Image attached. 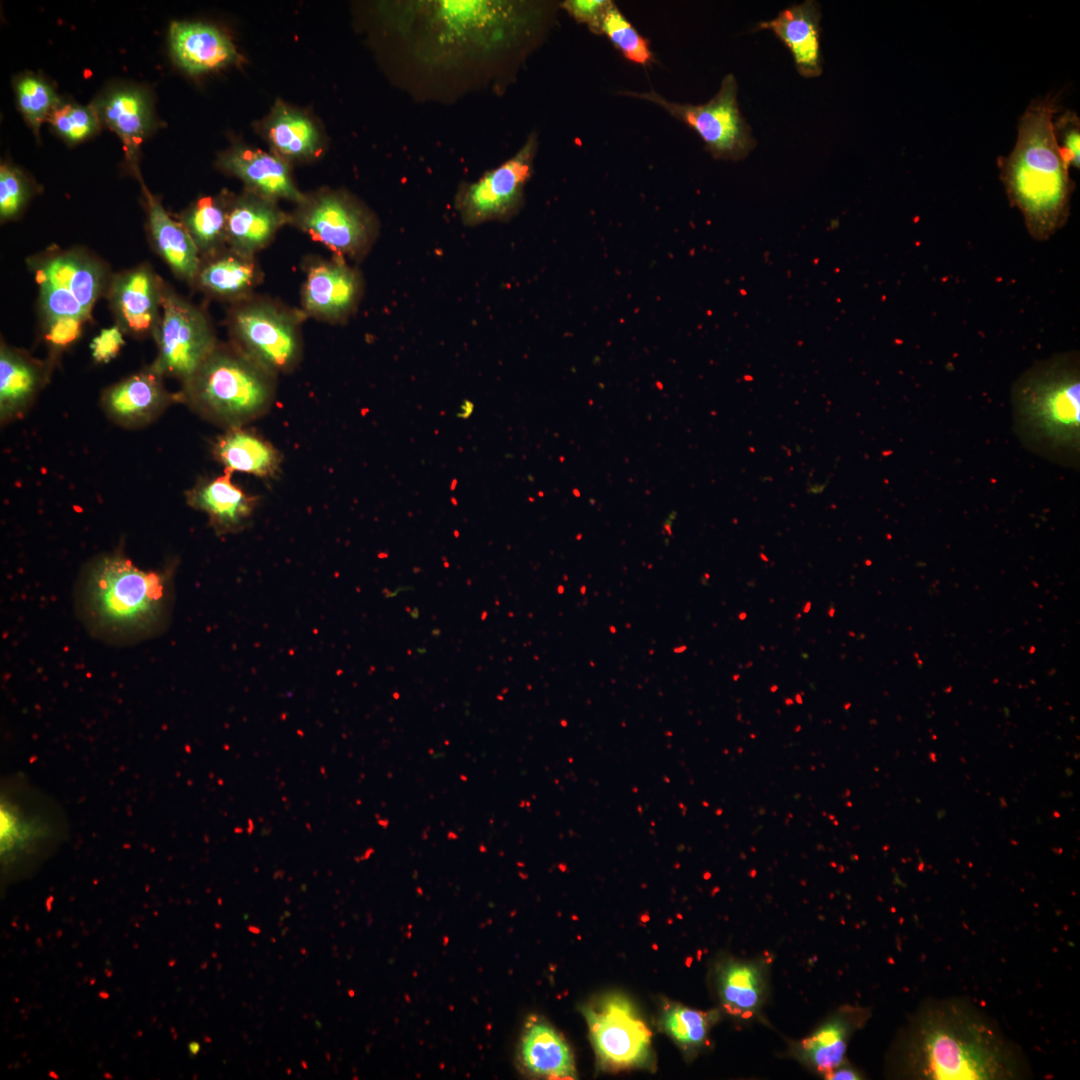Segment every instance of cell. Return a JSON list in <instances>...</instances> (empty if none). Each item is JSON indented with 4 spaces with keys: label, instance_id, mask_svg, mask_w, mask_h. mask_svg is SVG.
Returning <instances> with one entry per match:
<instances>
[{
    "label": "cell",
    "instance_id": "6da1fadb",
    "mask_svg": "<svg viewBox=\"0 0 1080 1080\" xmlns=\"http://www.w3.org/2000/svg\"><path fill=\"white\" fill-rule=\"evenodd\" d=\"M889 1063L893 1076L917 1080H1014L1029 1071L997 1022L962 998L921 1004L901 1029Z\"/></svg>",
    "mask_w": 1080,
    "mask_h": 1080
},
{
    "label": "cell",
    "instance_id": "7a4b0ae2",
    "mask_svg": "<svg viewBox=\"0 0 1080 1080\" xmlns=\"http://www.w3.org/2000/svg\"><path fill=\"white\" fill-rule=\"evenodd\" d=\"M400 22L417 63L431 69L484 63L518 54L540 31L536 3L416 1L400 4Z\"/></svg>",
    "mask_w": 1080,
    "mask_h": 1080
},
{
    "label": "cell",
    "instance_id": "3957f363",
    "mask_svg": "<svg viewBox=\"0 0 1080 1080\" xmlns=\"http://www.w3.org/2000/svg\"><path fill=\"white\" fill-rule=\"evenodd\" d=\"M1056 99L1030 102L1021 115L1014 149L1000 157V175L1011 205L1022 213L1029 234L1045 241L1068 220L1074 183L1053 133Z\"/></svg>",
    "mask_w": 1080,
    "mask_h": 1080
},
{
    "label": "cell",
    "instance_id": "277c9868",
    "mask_svg": "<svg viewBox=\"0 0 1080 1080\" xmlns=\"http://www.w3.org/2000/svg\"><path fill=\"white\" fill-rule=\"evenodd\" d=\"M27 268L38 287L39 336L54 365L92 320L96 302L105 296L113 272L99 256L82 247L50 246L29 256Z\"/></svg>",
    "mask_w": 1080,
    "mask_h": 1080
},
{
    "label": "cell",
    "instance_id": "5b68a950",
    "mask_svg": "<svg viewBox=\"0 0 1080 1080\" xmlns=\"http://www.w3.org/2000/svg\"><path fill=\"white\" fill-rule=\"evenodd\" d=\"M276 378L231 342H219L177 395L202 418L228 429L245 426L269 411Z\"/></svg>",
    "mask_w": 1080,
    "mask_h": 1080
},
{
    "label": "cell",
    "instance_id": "8992f818",
    "mask_svg": "<svg viewBox=\"0 0 1080 1080\" xmlns=\"http://www.w3.org/2000/svg\"><path fill=\"white\" fill-rule=\"evenodd\" d=\"M1020 434L1052 454H1076L1080 431V371L1075 353L1032 366L1013 387Z\"/></svg>",
    "mask_w": 1080,
    "mask_h": 1080
},
{
    "label": "cell",
    "instance_id": "52a82bcc",
    "mask_svg": "<svg viewBox=\"0 0 1080 1080\" xmlns=\"http://www.w3.org/2000/svg\"><path fill=\"white\" fill-rule=\"evenodd\" d=\"M166 577L144 571L121 555L96 561L87 577L88 611L102 627L116 632L147 630L164 608Z\"/></svg>",
    "mask_w": 1080,
    "mask_h": 1080
},
{
    "label": "cell",
    "instance_id": "ba28073f",
    "mask_svg": "<svg viewBox=\"0 0 1080 1080\" xmlns=\"http://www.w3.org/2000/svg\"><path fill=\"white\" fill-rule=\"evenodd\" d=\"M305 314L267 297L252 295L230 306L226 322L231 343L274 373H290L303 353Z\"/></svg>",
    "mask_w": 1080,
    "mask_h": 1080
},
{
    "label": "cell",
    "instance_id": "9c48e42d",
    "mask_svg": "<svg viewBox=\"0 0 1080 1080\" xmlns=\"http://www.w3.org/2000/svg\"><path fill=\"white\" fill-rule=\"evenodd\" d=\"M290 224L342 258L363 257L378 234L374 213L343 190L322 189L305 194L290 214Z\"/></svg>",
    "mask_w": 1080,
    "mask_h": 1080
},
{
    "label": "cell",
    "instance_id": "30bf717a",
    "mask_svg": "<svg viewBox=\"0 0 1080 1080\" xmlns=\"http://www.w3.org/2000/svg\"><path fill=\"white\" fill-rule=\"evenodd\" d=\"M153 339L157 355L152 368L181 384L196 373L219 343L207 312L165 281L161 321Z\"/></svg>",
    "mask_w": 1080,
    "mask_h": 1080
},
{
    "label": "cell",
    "instance_id": "8fae6325",
    "mask_svg": "<svg viewBox=\"0 0 1080 1080\" xmlns=\"http://www.w3.org/2000/svg\"><path fill=\"white\" fill-rule=\"evenodd\" d=\"M737 93L738 84L733 74L723 78L714 97L698 105L671 102L653 90L621 92L662 107L692 128L714 158L732 161L745 158L756 146L751 128L740 112Z\"/></svg>",
    "mask_w": 1080,
    "mask_h": 1080
},
{
    "label": "cell",
    "instance_id": "7c38bea8",
    "mask_svg": "<svg viewBox=\"0 0 1080 1080\" xmlns=\"http://www.w3.org/2000/svg\"><path fill=\"white\" fill-rule=\"evenodd\" d=\"M537 148V135L531 133L511 158L478 180L462 185L455 198V207L465 224L473 226L507 220L519 211Z\"/></svg>",
    "mask_w": 1080,
    "mask_h": 1080
},
{
    "label": "cell",
    "instance_id": "4fadbf2b",
    "mask_svg": "<svg viewBox=\"0 0 1080 1080\" xmlns=\"http://www.w3.org/2000/svg\"><path fill=\"white\" fill-rule=\"evenodd\" d=\"M164 280L149 263L113 273L105 297L115 325L136 339L154 337L162 316Z\"/></svg>",
    "mask_w": 1080,
    "mask_h": 1080
},
{
    "label": "cell",
    "instance_id": "5bb4252c",
    "mask_svg": "<svg viewBox=\"0 0 1080 1080\" xmlns=\"http://www.w3.org/2000/svg\"><path fill=\"white\" fill-rule=\"evenodd\" d=\"M301 289V311L306 317L338 323L357 308L363 292L360 273L344 258L315 257L307 261Z\"/></svg>",
    "mask_w": 1080,
    "mask_h": 1080
},
{
    "label": "cell",
    "instance_id": "9a60e30c",
    "mask_svg": "<svg viewBox=\"0 0 1080 1080\" xmlns=\"http://www.w3.org/2000/svg\"><path fill=\"white\" fill-rule=\"evenodd\" d=\"M585 1016L593 1044L603 1061L626 1067L645 1060L650 1032L624 999L608 998L598 1008L586 1010Z\"/></svg>",
    "mask_w": 1080,
    "mask_h": 1080
},
{
    "label": "cell",
    "instance_id": "2e32d148",
    "mask_svg": "<svg viewBox=\"0 0 1080 1080\" xmlns=\"http://www.w3.org/2000/svg\"><path fill=\"white\" fill-rule=\"evenodd\" d=\"M164 377L151 365L106 388L101 407L116 424L126 428L143 427L158 418L171 404L179 402Z\"/></svg>",
    "mask_w": 1080,
    "mask_h": 1080
},
{
    "label": "cell",
    "instance_id": "e0dca14e",
    "mask_svg": "<svg viewBox=\"0 0 1080 1080\" xmlns=\"http://www.w3.org/2000/svg\"><path fill=\"white\" fill-rule=\"evenodd\" d=\"M870 1016L871 1010L867 1007L843 1005L809 1035L790 1044L788 1053L803 1066L824 1076L846 1062L850 1039Z\"/></svg>",
    "mask_w": 1080,
    "mask_h": 1080
},
{
    "label": "cell",
    "instance_id": "ac0fdd59",
    "mask_svg": "<svg viewBox=\"0 0 1080 1080\" xmlns=\"http://www.w3.org/2000/svg\"><path fill=\"white\" fill-rule=\"evenodd\" d=\"M288 223L290 214L282 211L276 201L248 190L228 196L227 246L240 254L255 257Z\"/></svg>",
    "mask_w": 1080,
    "mask_h": 1080
},
{
    "label": "cell",
    "instance_id": "d6986e66",
    "mask_svg": "<svg viewBox=\"0 0 1080 1080\" xmlns=\"http://www.w3.org/2000/svg\"><path fill=\"white\" fill-rule=\"evenodd\" d=\"M218 165L241 180L245 190L262 197L276 202L288 200L296 205L305 197L296 186L287 161L275 153L235 146L219 157Z\"/></svg>",
    "mask_w": 1080,
    "mask_h": 1080
},
{
    "label": "cell",
    "instance_id": "ffe728a7",
    "mask_svg": "<svg viewBox=\"0 0 1080 1080\" xmlns=\"http://www.w3.org/2000/svg\"><path fill=\"white\" fill-rule=\"evenodd\" d=\"M54 364L27 351L0 344V421L9 423L23 416L50 381Z\"/></svg>",
    "mask_w": 1080,
    "mask_h": 1080
},
{
    "label": "cell",
    "instance_id": "44dd1931",
    "mask_svg": "<svg viewBox=\"0 0 1080 1080\" xmlns=\"http://www.w3.org/2000/svg\"><path fill=\"white\" fill-rule=\"evenodd\" d=\"M185 496L189 506L207 514L219 535L244 529L259 502L257 496L236 485L232 472L227 470L222 475L198 480Z\"/></svg>",
    "mask_w": 1080,
    "mask_h": 1080
},
{
    "label": "cell",
    "instance_id": "7402d4cb",
    "mask_svg": "<svg viewBox=\"0 0 1080 1080\" xmlns=\"http://www.w3.org/2000/svg\"><path fill=\"white\" fill-rule=\"evenodd\" d=\"M147 215V233L155 253L180 280L193 285L201 256L185 227L174 220L141 179Z\"/></svg>",
    "mask_w": 1080,
    "mask_h": 1080
},
{
    "label": "cell",
    "instance_id": "603a6c76",
    "mask_svg": "<svg viewBox=\"0 0 1080 1080\" xmlns=\"http://www.w3.org/2000/svg\"><path fill=\"white\" fill-rule=\"evenodd\" d=\"M169 43L175 62L192 75L219 70L239 59L234 44L222 31L199 22H173Z\"/></svg>",
    "mask_w": 1080,
    "mask_h": 1080
},
{
    "label": "cell",
    "instance_id": "cb8c5ba5",
    "mask_svg": "<svg viewBox=\"0 0 1080 1080\" xmlns=\"http://www.w3.org/2000/svg\"><path fill=\"white\" fill-rule=\"evenodd\" d=\"M770 961L727 958L718 963L715 983L718 997L727 1013L750 1019L760 1012L769 992Z\"/></svg>",
    "mask_w": 1080,
    "mask_h": 1080
},
{
    "label": "cell",
    "instance_id": "d4e9b609",
    "mask_svg": "<svg viewBox=\"0 0 1080 1080\" xmlns=\"http://www.w3.org/2000/svg\"><path fill=\"white\" fill-rule=\"evenodd\" d=\"M263 272L255 257L229 247L201 258L193 287L206 296L231 305L254 295Z\"/></svg>",
    "mask_w": 1080,
    "mask_h": 1080
},
{
    "label": "cell",
    "instance_id": "484cf974",
    "mask_svg": "<svg viewBox=\"0 0 1080 1080\" xmlns=\"http://www.w3.org/2000/svg\"><path fill=\"white\" fill-rule=\"evenodd\" d=\"M820 19L818 2L806 0L780 11L772 20L760 22L755 30H771L791 52L801 76L819 77L822 73Z\"/></svg>",
    "mask_w": 1080,
    "mask_h": 1080
},
{
    "label": "cell",
    "instance_id": "4316f807",
    "mask_svg": "<svg viewBox=\"0 0 1080 1080\" xmlns=\"http://www.w3.org/2000/svg\"><path fill=\"white\" fill-rule=\"evenodd\" d=\"M99 118L121 139L126 160L139 175L138 151L152 126V108L146 92L135 87H117L94 105Z\"/></svg>",
    "mask_w": 1080,
    "mask_h": 1080
},
{
    "label": "cell",
    "instance_id": "83f0119b",
    "mask_svg": "<svg viewBox=\"0 0 1080 1080\" xmlns=\"http://www.w3.org/2000/svg\"><path fill=\"white\" fill-rule=\"evenodd\" d=\"M212 454L229 472L265 479L276 477L283 461L282 454L270 441L245 426L225 429L214 440Z\"/></svg>",
    "mask_w": 1080,
    "mask_h": 1080
},
{
    "label": "cell",
    "instance_id": "f1b7e54d",
    "mask_svg": "<svg viewBox=\"0 0 1080 1080\" xmlns=\"http://www.w3.org/2000/svg\"><path fill=\"white\" fill-rule=\"evenodd\" d=\"M263 131L275 154L285 161L308 160L321 150V134L313 120L281 101L272 107Z\"/></svg>",
    "mask_w": 1080,
    "mask_h": 1080
},
{
    "label": "cell",
    "instance_id": "f546056e",
    "mask_svg": "<svg viewBox=\"0 0 1080 1080\" xmlns=\"http://www.w3.org/2000/svg\"><path fill=\"white\" fill-rule=\"evenodd\" d=\"M520 1059L537 1076L562 1079L574 1075L573 1057L566 1042L551 1026L538 1020L524 1031Z\"/></svg>",
    "mask_w": 1080,
    "mask_h": 1080
},
{
    "label": "cell",
    "instance_id": "4dcf8cb0",
    "mask_svg": "<svg viewBox=\"0 0 1080 1080\" xmlns=\"http://www.w3.org/2000/svg\"><path fill=\"white\" fill-rule=\"evenodd\" d=\"M227 205L228 196H203L180 215L179 221L192 238L201 258L228 247Z\"/></svg>",
    "mask_w": 1080,
    "mask_h": 1080
},
{
    "label": "cell",
    "instance_id": "1f68e13d",
    "mask_svg": "<svg viewBox=\"0 0 1080 1080\" xmlns=\"http://www.w3.org/2000/svg\"><path fill=\"white\" fill-rule=\"evenodd\" d=\"M717 1020L716 1011H699L681 1004L666 1009L663 1024L666 1032L684 1049L696 1051L706 1044L709 1029Z\"/></svg>",
    "mask_w": 1080,
    "mask_h": 1080
},
{
    "label": "cell",
    "instance_id": "d6a6232c",
    "mask_svg": "<svg viewBox=\"0 0 1080 1080\" xmlns=\"http://www.w3.org/2000/svg\"><path fill=\"white\" fill-rule=\"evenodd\" d=\"M15 93L21 113L38 135L41 124L61 104L59 97L45 80L31 74L16 80Z\"/></svg>",
    "mask_w": 1080,
    "mask_h": 1080
},
{
    "label": "cell",
    "instance_id": "836d02e7",
    "mask_svg": "<svg viewBox=\"0 0 1080 1080\" xmlns=\"http://www.w3.org/2000/svg\"><path fill=\"white\" fill-rule=\"evenodd\" d=\"M601 34L606 35L614 47L629 61L645 65L651 60L652 53L648 41L615 4L610 7L602 22Z\"/></svg>",
    "mask_w": 1080,
    "mask_h": 1080
},
{
    "label": "cell",
    "instance_id": "e575fe53",
    "mask_svg": "<svg viewBox=\"0 0 1080 1080\" xmlns=\"http://www.w3.org/2000/svg\"><path fill=\"white\" fill-rule=\"evenodd\" d=\"M48 121L65 140L77 143L95 134L101 120L94 106L60 104Z\"/></svg>",
    "mask_w": 1080,
    "mask_h": 1080
},
{
    "label": "cell",
    "instance_id": "d590c367",
    "mask_svg": "<svg viewBox=\"0 0 1080 1080\" xmlns=\"http://www.w3.org/2000/svg\"><path fill=\"white\" fill-rule=\"evenodd\" d=\"M34 192V186L25 173L15 166H0V220L7 222L18 218Z\"/></svg>",
    "mask_w": 1080,
    "mask_h": 1080
},
{
    "label": "cell",
    "instance_id": "8d00e7d4",
    "mask_svg": "<svg viewBox=\"0 0 1080 1080\" xmlns=\"http://www.w3.org/2000/svg\"><path fill=\"white\" fill-rule=\"evenodd\" d=\"M1080 121L1076 113L1066 111L1053 122V133L1067 164L1079 167Z\"/></svg>",
    "mask_w": 1080,
    "mask_h": 1080
},
{
    "label": "cell",
    "instance_id": "74e56055",
    "mask_svg": "<svg viewBox=\"0 0 1080 1080\" xmlns=\"http://www.w3.org/2000/svg\"><path fill=\"white\" fill-rule=\"evenodd\" d=\"M613 4L610 0H566L561 7L591 32L601 34L602 22Z\"/></svg>",
    "mask_w": 1080,
    "mask_h": 1080
},
{
    "label": "cell",
    "instance_id": "f35d334b",
    "mask_svg": "<svg viewBox=\"0 0 1080 1080\" xmlns=\"http://www.w3.org/2000/svg\"><path fill=\"white\" fill-rule=\"evenodd\" d=\"M123 331L114 325L102 329L90 343L91 356L96 363L105 364L114 359L125 341Z\"/></svg>",
    "mask_w": 1080,
    "mask_h": 1080
},
{
    "label": "cell",
    "instance_id": "ab89813d",
    "mask_svg": "<svg viewBox=\"0 0 1080 1080\" xmlns=\"http://www.w3.org/2000/svg\"><path fill=\"white\" fill-rule=\"evenodd\" d=\"M824 1078L829 1080H857L863 1077L856 1068L846 1061L824 1075Z\"/></svg>",
    "mask_w": 1080,
    "mask_h": 1080
},
{
    "label": "cell",
    "instance_id": "60d3db41",
    "mask_svg": "<svg viewBox=\"0 0 1080 1080\" xmlns=\"http://www.w3.org/2000/svg\"><path fill=\"white\" fill-rule=\"evenodd\" d=\"M473 411L474 404L469 400H464L459 408V411L456 413V417L464 420L468 419L472 415Z\"/></svg>",
    "mask_w": 1080,
    "mask_h": 1080
},
{
    "label": "cell",
    "instance_id": "b9f144b4",
    "mask_svg": "<svg viewBox=\"0 0 1080 1080\" xmlns=\"http://www.w3.org/2000/svg\"><path fill=\"white\" fill-rule=\"evenodd\" d=\"M188 1049L191 1054L196 1055L200 1051V1044L198 1042H190L188 1044Z\"/></svg>",
    "mask_w": 1080,
    "mask_h": 1080
},
{
    "label": "cell",
    "instance_id": "7bdbcfd3",
    "mask_svg": "<svg viewBox=\"0 0 1080 1080\" xmlns=\"http://www.w3.org/2000/svg\"><path fill=\"white\" fill-rule=\"evenodd\" d=\"M248 930L255 934H258L260 932V929L252 926L248 927Z\"/></svg>",
    "mask_w": 1080,
    "mask_h": 1080
}]
</instances>
